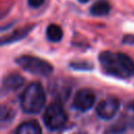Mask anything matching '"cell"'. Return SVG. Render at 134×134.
Here are the masks:
<instances>
[{
    "label": "cell",
    "instance_id": "ba28073f",
    "mask_svg": "<svg viewBox=\"0 0 134 134\" xmlns=\"http://www.w3.org/2000/svg\"><path fill=\"white\" fill-rule=\"evenodd\" d=\"M16 134H42V130L37 120H27L17 128Z\"/></svg>",
    "mask_w": 134,
    "mask_h": 134
},
{
    "label": "cell",
    "instance_id": "8fae6325",
    "mask_svg": "<svg viewBox=\"0 0 134 134\" xmlns=\"http://www.w3.org/2000/svg\"><path fill=\"white\" fill-rule=\"evenodd\" d=\"M110 4L106 0H98L96 1L90 8V13L94 16H105L110 12Z\"/></svg>",
    "mask_w": 134,
    "mask_h": 134
},
{
    "label": "cell",
    "instance_id": "8992f818",
    "mask_svg": "<svg viewBox=\"0 0 134 134\" xmlns=\"http://www.w3.org/2000/svg\"><path fill=\"white\" fill-rule=\"evenodd\" d=\"M119 108V102L115 97H107L98 103L96 106V113L100 118H112Z\"/></svg>",
    "mask_w": 134,
    "mask_h": 134
},
{
    "label": "cell",
    "instance_id": "52a82bcc",
    "mask_svg": "<svg viewBox=\"0 0 134 134\" xmlns=\"http://www.w3.org/2000/svg\"><path fill=\"white\" fill-rule=\"evenodd\" d=\"M24 82H25V80L21 74H19L17 72H10L3 77L2 83L6 90L14 91V90H17L20 87H22Z\"/></svg>",
    "mask_w": 134,
    "mask_h": 134
},
{
    "label": "cell",
    "instance_id": "3957f363",
    "mask_svg": "<svg viewBox=\"0 0 134 134\" xmlns=\"http://www.w3.org/2000/svg\"><path fill=\"white\" fill-rule=\"evenodd\" d=\"M16 63L23 70L36 75L47 76L53 71V67L49 62L35 55H21L16 59Z\"/></svg>",
    "mask_w": 134,
    "mask_h": 134
},
{
    "label": "cell",
    "instance_id": "30bf717a",
    "mask_svg": "<svg viewBox=\"0 0 134 134\" xmlns=\"http://www.w3.org/2000/svg\"><path fill=\"white\" fill-rule=\"evenodd\" d=\"M32 26H29V27H23V28H20L18 30H15L13 34H10L9 36H6V37H3L0 39V44H8V43H13V42H16V41H19L21 39H23L24 37H26L28 35V32L31 30Z\"/></svg>",
    "mask_w": 134,
    "mask_h": 134
},
{
    "label": "cell",
    "instance_id": "5b68a950",
    "mask_svg": "<svg viewBox=\"0 0 134 134\" xmlns=\"http://www.w3.org/2000/svg\"><path fill=\"white\" fill-rule=\"evenodd\" d=\"M95 102V94L91 89L84 88L76 92L73 98V107L80 111L89 110Z\"/></svg>",
    "mask_w": 134,
    "mask_h": 134
},
{
    "label": "cell",
    "instance_id": "9a60e30c",
    "mask_svg": "<svg viewBox=\"0 0 134 134\" xmlns=\"http://www.w3.org/2000/svg\"><path fill=\"white\" fill-rule=\"evenodd\" d=\"M132 108H133V110H134V103H133V105H132Z\"/></svg>",
    "mask_w": 134,
    "mask_h": 134
},
{
    "label": "cell",
    "instance_id": "2e32d148",
    "mask_svg": "<svg viewBox=\"0 0 134 134\" xmlns=\"http://www.w3.org/2000/svg\"><path fill=\"white\" fill-rule=\"evenodd\" d=\"M80 134H83V133H80Z\"/></svg>",
    "mask_w": 134,
    "mask_h": 134
},
{
    "label": "cell",
    "instance_id": "7a4b0ae2",
    "mask_svg": "<svg viewBox=\"0 0 134 134\" xmlns=\"http://www.w3.org/2000/svg\"><path fill=\"white\" fill-rule=\"evenodd\" d=\"M46 102V94L43 86L39 82L30 83L26 86L20 97V105L24 112L34 114L41 111Z\"/></svg>",
    "mask_w": 134,
    "mask_h": 134
},
{
    "label": "cell",
    "instance_id": "9c48e42d",
    "mask_svg": "<svg viewBox=\"0 0 134 134\" xmlns=\"http://www.w3.org/2000/svg\"><path fill=\"white\" fill-rule=\"evenodd\" d=\"M15 119V111L6 106L0 105V129L8 127Z\"/></svg>",
    "mask_w": 134,
    "mask_h": 134
},
{
    "label": "cell",
    "instance_id": "277c9868",
    "mask_svg": "<svg viewBox=\"0 0 134 134\" xmlns=\"http://www.w3.org/2000/svg\"><path fill=\"white\" fill-rule=\"evenodd\" d=\"M44 124L50 130H59L67 121V114L63 106L59 103L50 104L44 112Z\"/></svg>",
    "mask_w": 134,
    "mask_h": 134
},
{
    "label": "cell",
    "instance_id": "6da1fadb",
    "mask_svg": "<svg viewBox=\"0 0 134 134\" xmlns=\"http://www.w3.org/2000/svg\"><path fill=\"white\" fill-rule=\"evenodd\" d=\"M99 63L103 70L110 75L120 79L134 76V61L126 53L103 51L99 54Z\"/></svg>",
    "mask_w": 134,
    "mask_h": 134
},
{
    "label": "cell",
    "instance_id": "7c38bea8",
    "mask_svg": "<svg viewBox=\"0 0 134 134\" xmlns=\"http://www.w3.org/2000/svg\"><path fill=\"white\" fill-rule=\"evenodd\" d=\"M46 37L50 42H59L63 38V30L57 24H50L46 28Z\"/></svg>",
    "mask_w": 134,
    "mask_h": 134
},
{
    "label": "cell",
    "instance_id": "4fadbf2b",
    "mask_svg": "<svg viewBox=\"0 0 134 134\" xmlns=\"http://www.w3.org/2000/svg\"><path fill=\"white\" fill-rule=\"evenodd\" d=\"M44 1L45 0H27V3L30 7L37 8V7H40L44 3Z\"/></svg>",
    "mask_w": 134,
    "mask_h": 134
},
{
    "label": "cell",
    "instance_id": "5bb4252c",
    "mask_svg": "<svg viewBox=\"0 0 134 134\" xmlns=\"http://www.w3.org/2000/svg\"><path fill=\"white\" fill-rule=\"evenodd\" d=\"M80 2H82V3H86V2H88L89 0H79Z\"/></svg>",
    "mask_w": 134,
    "mask_h": 134
}]
</instances>
